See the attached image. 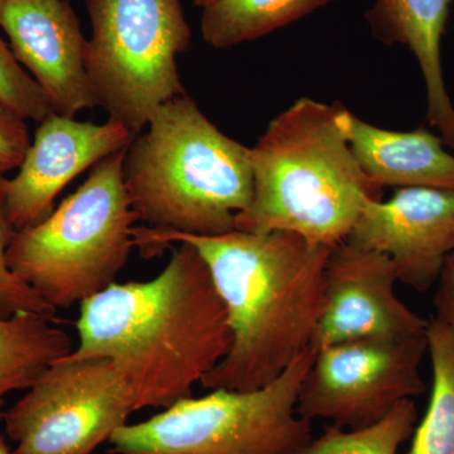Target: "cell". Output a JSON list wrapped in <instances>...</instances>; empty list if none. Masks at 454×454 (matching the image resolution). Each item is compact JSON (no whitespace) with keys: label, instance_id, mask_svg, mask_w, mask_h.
<instances>
[{"label":"cell","instance_id":"6da1fadb","mask_svg":"<svg viewBox=\"0 0 454 454\" xmlns=\"http://www.w3.org/2000/svg\"><path fill=\"white\" fill-rule=\"evenodd\" d=\"M170 243L192 245L201 255L231 333L229 354L203 378V387L259 389L312 348L333 247L286 231L201 236L133 229L134 247L148 258Z\"/></svg>","mask_w":454,"mask_h":454},{"label":"cell","instance_id":"7a4b0ae2","mask_svg":"<svg viewBox=\"0 0 454 454\" xmlns=\"http://www.w3.org/2000/svg\"><path fill=\"white\" fill-rule=\"evenodd\" d=\"M145 282L113 283L80 304L79 345L67 355L106 358L127 381L137 411L168 408L231 348L225 306L199 252L179 243Z\"/></svg>","mask_w":454,"mask_h":454},{"label":"cell","instance_id":"3957f363","mask_svg":"<svg viewBox=\"0 0 454 454\" xmlns=\"http://www.w3.org/2000/svg\"><path fill=\"white\" fill-rule=\"evenodd\" d=\"M340 106L301 98L269 122L250 148L254 192L235 230L293 232L334 247L366 203L381 200L337 124Z\"/></svg>","mask_w":454,"mask_h":454},{"label":"cell","instance_id":"277c9868","mask_svg":"<svg viewBox=\"0 0 454 454\" xmlns=\"http://www.w3.org/2000/svg\"><path fill=\"white\" fill-rule=\"evenodd\" d=\"M130 140L122 178L138 219L160 231L221 235L253 200L250 148L225 136L182 95Z\"/></svg>","mask_w":454,"mask_h":454},{"label":"cell","instance_id":"5b68a950","mask_svg":"<svg viewBox=\"0 0 454 454\" xmlns=\"http://www.w3.org/2000/svg\"><path fill=\"white\" fill-rule=\"evenodd\" d=\"M127 146L95 164L46 219L12 235L9 268L55 309L94 297L127 264L139 220L122 178Z\"/></svg>","mask_w":454,"mask_h":454},{"label":"cell","instance_id":"8992f818","mask_svg":"<svg viewBox=\"0 0 454 454\" xmlns=\"http://www.w3.org/2000/svg\"><path fill=\"white\" fill-rule=\"evenodd\" d=\"M315 348L265 387L184 397L151 419L114 433L112 454H292L313 438L297 411Z\"/></svg>","mask_w":454,"mask_h":454},{"label":"cell","instance_id":"52a82bcc","mask_svg":"<svg viewBox=\"0 0 454 454\" xmlns=\"http://www.w3.org/2000/svg\"><path fill=\"white\" fill-rule=\"evenodd\" d=\"M86 71L98 106L138 136L158 107L186 95L176 59L192 33L181 0H86Z\"/></svg>","mask_w":454,"mask_h":454},{"label":"cell","instance_id":"ba28073f","mask_svg":"<svg viewBox=\"0 0 454 454\" xmlns=\"http://www.w3.org/2000/svg\"><path fill=\"white\" fill-rule=\"evenodd\" d=\"M27 390L4 414L13 454H92L137 411L106 358H59Z\"/></svg>","mask_w":454,"mask_h":454},{"label":"cell","instance_id":"9c48e42d","mask_svg":"<svg viewBox=\"0 0 454 454\" xmlns=\"http://www.w3.org/2000/svg\"><path fill=\"white\" fill-rule=\"evenodd\" d=\"M427 352V334L317 349L298 395V414L309 423L330 420L345 429L372 426L403 400L422 395L420 364Z\"/></svg>","mask_w":454,"mask_h":454},{"label":"cell","instance_id":"30bf717a","mask_svg":"<svg viewBox=\"0 0 454 454\" xmlns=\"http://www.w3.org/2000/svg\"><path fill=\"white\" fill-rule=\"evenodd\" d=\"M397 277L385 254L342 241L325 262L324 306L312 348L360 340L426 336L429 321L397 297Z\"/></svg>","mask_w":454,"mask_h":454},{"label":"cell","instance_id":"8fae6325","mask_svg":"<svg viewBox=\"0 0 454 454\" xmlns=\"http://www.w3.org/2000/svg\"><path fill=\"white\" fill-rule=\"evenodd\" d=\"M346 243L385 254L400 283L427 292L438 283L454 244V190L399 188L366 203Z\"/></svg>","mask_w":454,"mask_h":454},{"label":"cell","instance_id":"7c38bea8","mask_svg":"<svg viewBox=\"0 0 454 454\" xmlns=\"http://www.w3.org/2000/svg\"><path fill=\"white\" fill-rule=\"evenodd\" d=\"M133 138L113 119L94 124L50 114L40 122L16 177L3 178L5 212L14 231L46 219L68 184Z\"/></svg>","mask_w":454,"mask_h":454},{"label":"cell","instance_id":"4fadbf2b","mask_svg":"<svg viewBox=\"0 0 454 454\" xmlns=\"http://www.w3.org/2000/svg\"><path fill=\"white\" fill-rule=\"evenodd\" d=\"M0 27L53 113L74 118L98 106L86 71L88 40L70 0H0Z\"/></svg>","mask_w":454,"mask_h":454},{"label":"cell","instance_id":"5bb4252c","mask_svg":"<svg viewBox=\"0 0 454 454\" xmlns=\"http://www.w3.org/2000/svg\"><path fill=\"white\" fill-rule=\"evenodd\" d=\"M337 124L366 177L376 186L454 190V155L426 129H382L340 106Z\"/></svg>","mask_w":454,"mask_h":454},{"label":"cell","instance_id":"9a60e30c","mask_svg":"<svg viewBox=\"0 0 454 454\" xmlns=\"http://www.w3.org/2000/svg\"><path fill=\"white\" fill-rule=\"evenodd\" d=\"M454 0H375L367 11L372 35L387 46L402 44L413 53L427 92V119L454 149V106L442 66V38Z\"/></svg>","mask_w":454,"mask_h":454},{"label":"cell","instance_id":"2e32d148","mask_svg":"<svg viewBox=\"0 0 454 454\" xmlns=\"http://www.w3.org/2000/svg\"><path fill=\"white\" fill-rule=\"evenodd\" d=\"M74 349L71 337L49 318L0 316V408L7 394L28 389L51 364Z\"/></svg>","mask_w":454,"mask_h":454},{"label":"cell","instance_id":"e0dca14e","mask_svg":"<svg viewBox=\"0 0 454 454\" xmlns=\"http://www.w3.org/2000/svg\"><path fill=\"white\" fill-rule=\"evenodd\" d=\"M333 0H216L202 9L201 35L208 46L226 50L259 40L297 22Z\"/></svg>","mask_w":454,"mask_h":454},{"label":"cell","instance_id":"ac0fdd59","mask_svg":"<svg viewBox=\"0 0 454 454\" xmlns=\"http://www.w3.org/2000/svg\"><path fill=\"white\" fill-rule=\"evenodd\" d=\"M432 391L428 409L406 454H454V333L439 319L429 321Z\"/></svg>","mask_w":454,"mask_h":454},{"label":"cell","instance_id":"d6986e66","mask_svg":"<svg viewBox=\"0 0 454 454\" xmlns=\"http://www.w3.org/2000/svg\"><path fill=\"white\" fill-rule=\"evenodd\" d=\"M417 417L413 399L403 400L372 426L360 429L330 427L292 454H397L413 434Z\"/></svg>","mask_w":454,"mask_h":454},{"label":"cell","instance_id":"ffe728a7","mask_svg":"<svg viewBox=\"0 0 454 454\" xmlns=\"http://www.w3.org/2000/svg\"><path fill=\"white\" fill-rule=\"evenodd\" d=\"M0 106L23 121H42L52 107L37 82L23 70L13 51L0 38Z\"/></svg>","mask_w":454,"mask_h":454},{"label":"cell","instance_id":"44dd1931","mask_svg":"<svg viewBox=\"0 0 454 454\" xmlns=\"http://www.w3.org/2000/svg\"><path fill=\"white\" fill-rule=\"evenodd\" d=\"M13 232L5 212L4 186L0 178V316L29 313L55 321L56 309L9 268L7 249Z\"/></svg>","mask_w":454,"mask_h":454},{"label":"cell","instance_id":"7402d4cb","mask_svg":"<svg viewBox=\"0 0 454 454\" xmlns=\"http://www.w3.org/2000/svg\"><path fill=\"white\" fill-rule=\"evenodd\" d=\"M31 143L25 121L0 106V178L20 168Z\"/></svg>","mask_w":454,"mask_h":454},{"label":"cell","instance_id":"603a6c76","mask_svg":"<svg viewBox=\"0 0 454 454\" xmlns=\"http://www.w3.org/2000/svg\"><path fill=\"white\" fill-rule=\"evenodd\" d=\"M434 318L446 324L454 333V252L447 256L437 283Z\"/></svg>","mask_w":454,"mask_h":454},{"label":"cell","instance_id":"cb8c5ba5","mask_svg":"<svg viewBox=\"0 0 454 454\" xmlns=\"http://www.w3.org/2000/svg\"><path fill=\"white\" fill-rule=\"evenodd\" d=\"M0 454H13L11 452L7 441H5L4 435L0 433Z\"/></svg>","mask_w":454,"mask_h":454},{"label":"cell","instance_id":"d4e9b609","mask_svg":"<svg viewBox=\"0 0 454 454\" xmlns=\"http://www.w3.org/2000/svg\"><path fill=\"white\" fill-rule=\"evenodd\" d=\"M193 4L197 5L200 8H206L208 5L212 4V3L216 2V0H192Z\"/></svg>","mask_w":454,"mask_h":454},{"label":"cell","instance_id":"484cf974","mask_svg":"<svg viewBox=\"0 0 454 454\" xmlns=\"http://www.w3.org/2000/svg\"><path fill=\"white\" fill-rule=\"evenodd\" d=\"M453 252H454V244H453Z\"/></svg>","mask_w":454,"mask_h":454}]
</instances>
